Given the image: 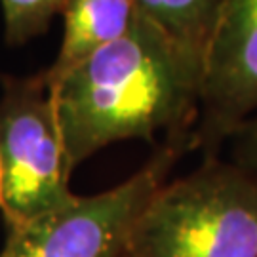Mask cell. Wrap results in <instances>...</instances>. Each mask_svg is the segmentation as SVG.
<instances>
[{"label": "cell", "mask_w": 257, "mask_h": 257, "mask_svg": "<svg viewBox=\"0 0 257 257\" xmlns=\"http://www.w3.org/2000/svg\"><path fill=\"white\" fill-rule=\"evenodd\" d=\"M4 206V198H2V164H0V211Z\"/></svg>", "instance_id": "10"}, {"label": "cell", "mask_w": 257, "mask_h": 257, "mask_svg": "<svg viewBox=\"0 0 257 257\" xmlns=\"http://www.w3.org/2000/svg\"><path fill=\"white\" fill-rule=\"evenodd\" d=\"M185 149L168 139L141 170L109 191L74 196L61 208L6 225L0 257H126L139 215Z\"/></svg>", "instance_id": "3"}, {"label": "cell", "mask_w": 257, "mask_h": 257, "mask_svg": "<svg viewBox=\"0 0 257 257\" xmlns=\"http://www.w3.org/2000/svg\"><path fill=\"white\" fill-rule=\"evenodd\" d=\"M63 40L54 65L44 71L50 86L107 44L128 33L138 12L132 0H67Z\"/></svg>", "instance_id": "6"}, {"label": "cell", "mask_w": 257, "mask_h": 257, "mask_svg": "<svg viewBox=\"0 0 257 257\" xmlns=\"http://www.w3.org/2000/svg\"><path fill=\"white\" fill-rule=\"evenodd\" d=\"M141 18L183 46L204 54L225 0H132Z\"/></svg>", "instance_id": "7"}, {"label": "cell", "mask_w": 257, "mask_h": 257, "mask_svg": "<svg viewBox=\"0 0 257 257\" xmlns=\"http://www.w3.org/2000/svg\"><path fill=\"white\" fill-rule=\"evenodd\" d=\"M67 0H0L4 14V38L12 46L42 35L61 14Z\"/></svg>", "instance_id": "8"}, {"label": "cell", "mask_w": 257, "mask_h": 257, "mask_svg": "<svg viewBox=\"0 0 257 257\" xmlns=\"http://www.w3.org/2000/svg\"><path fill=\"white\" fill-rule=\"evenodd\" d=\"M200 82L202 54L138 14L124 37L52 84L71 170L110 143L158 132L193 149Z\"/></svg>", "instance_id": "1"}, {"label": "cell", "mask_w": 257, "mask_h": 257, "mask_svg": "<svg viewBox=\"0 0 257 257\" xmlns=\"http://www.w3.org/2000/svg\"><path fill=\"white\" fill-rule=\"evenodd\" d=\"M2 215L6 225L61 208L76 194L46 74L4 78L0 99Z\"/></svg>", "instance_id": "4"}, {"label": "cell", "mask_w": 257, "mask_h": 257, "mask_svg": "<svg viewBox=\"0 0 257 257\" xmlns=\"http://www.w3.org/2000/svg\"><path fill=\"white\" fill-rule=\"evenodd\" d=\"M234 164L257 175V114L232 136Z\"/></svg>", "instance_id": "9"}, {"label": "cell", "mask_w": 257, "mask_h": 257, "mask_svg": "<svg viewBox=\"0 0 257 257\" xmlns=\"http://www.w3.org/2000/svg\"><path fill=\"white\" fill-rule=\"evenodd\" d=\"M257 114V0H225L202 54L191 147L208 158Z\"/></svg>", "instance_id": "5"}, {"label": "cell", "mask_w": 257, "mask_h": 257, "mask_svg": "<svg viewBox=\"0 0 257 257\" xmlns=\"http://www.w3.org/2000/svg\"><path fill=\"white\" fill-rule=\"evenodd\" d=\"M126 257H257V175L208 158L164 183L139 215Z\"/></svg>", "instance_id": "2"}]
</instances>
